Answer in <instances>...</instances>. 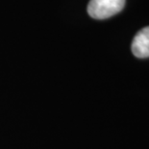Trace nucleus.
<instances>
[{
	"mask_svg": "<svg viewBox=\"0 0 149 149\" xmlns=\"http://www.w3.org/2000/svg\"><path fill=\"white\" fill-rule=\"evenodd\" d=\"M125 6V0H91L88 13L95 20H105L118 14Z\"/></svg>",
	"mask_w": 149,
	"mask_h": 149,
	"instance_id": "1",
	"label": "nucleus"
},
{
	"mask_svg": "<svg viewBox=\"0 0 149 149\" xmlns=\"http://www.w3.org/2000/svg\"><path fill=\"white\" fill-rule=\"evenodd\" d=\"M131 49L136 57H149V26L142 28L137 33L132 42Z\"/></svg>",
	"mask_w": 149,
	"mask_h": 149,
	"instance_id": "2",
	"label": "nucleus"
}]
</instances>
